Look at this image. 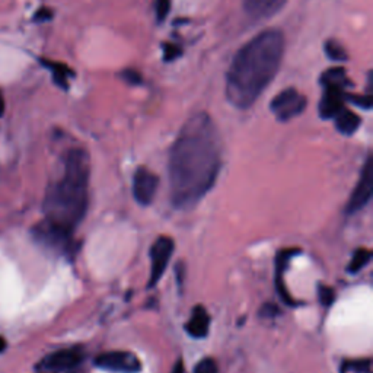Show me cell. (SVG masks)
Returning <instances> with one entry per match:
<instances>
[{
  "instance_id": "cell-1",
  "label": "cell",
  "mask_w": 373,
  "mask_h": 373,
  "mask_svg": "<svg viewBox=\"0 0 373 373\" xmlns=\"http://www.w3.org/2000/svg\"><path fill=\"white\" fill-rule=\"evenodd\" d=\"M222 166V144L213 118L194 114L180 130L169 154L171 203L190 210L214 185Z\"/></svg>"
},
{
  "instance_id": "cell-2",
  "label": "cell",
  "mask_w": 373,
  "mask_h": 373,
  "mask_svg": "<svg viewBox=\"0 0 373 373\" xmlns=\"http://www.w3.org/2000/svg\"><path fill=\"white\" fill-rule=\"evenodd\" d=\"M91 159L81 147L70 149L63 161V172L50 184L44 198V220L34 228V236L52 250L71 253L73 234L88 209Z\"/></svg>"
},
{
  "instance_id": "cell-3",
  "label": "cell",
  "mask_w": 373,
  "mask_h": 373,
  "mask_svg": "<svg viewBox=\"0 0 373 373\" xmlns=\"http://www.w3.org/2000/svg\"><path fill=\"white\" fill-rule=\"evenodd\" d=\"M285 35L267 28L245 42L226 73V99L238 110L251 108L276 78L285 56Z\"/></svg>"
},
{
  "instance_id": "cell-4",
  "label": "cell",
  "mask_w": 373,
  "mask_h": 373,
  "mask_svg": "<svg viewBox=\"0 0 373 373\" xmlns=\"http://www.w3.org/2000/svg\"><path fill=\"white\" fill-rule=\"evenodd\" d=\"M319 84L322 86V96L318 105V113L322 120H334L345 105L349 89L353 86L352 79L347 76L344 67H330L321 74Z\"/></svg>"
},
{
  "instance_id": "cell-5",
  "label": "cell",
  "mask_w": 373,
  "mask_h": 373,
  "mask_svg": "<svg viewBox=\"0 0 373 373\" xmlns=\"http://www.w3.org/2000/svg\"><path fill=\"white\" fill-rule=\"evenodd\" d=\"M308 105V98L296 88H286L277 93L270 104V111L280 122H287L299 117Z\"/></svg>"
},
{
  "instance_id": "cell-6",
  "label": "cell",
  "mask_w": 373,
  "mask_h": 373,
  "mask_svg": "<svg viewBox=\"0 0 373 373\" xmlns=\"http://www.w3.org/2000/svg\"><path fill=\"white\" fill-rule=\"evenodd\" d=\"M372 194H373V161L372 156H367L360 172L359 183L355 187L349 202H347L345 214L350 216L365 209L370 202Z\"/></svg>"
},
{
  "instance_id": "cell-7",
  "label": "cell",
  "mask_w": 373,
  "mask_h": 373,
  "mask_svg": "<svg viewBox=\"0 0 373 373\" xmlns=\"http://www.w3.org/2000/svg\"><path fill=\"white\" fill-rule=\"evenodd\" d=\"M95 366L115 373H139L142 370V362L132 352L114 350L101 353L95 360Z\"/></svg>"
},
{
  "instance_id": "cell-8",
  "label": "cell",
  "mask_w": 373,
  "mask_h": 373,
  "mask_svg": "<svg viewBox=\"0 0 373 373\" xmlns=\"http://www.w3.org/2000/svg\"><path fill=\"white\" fill-rule=\"evenodd\" d=\"M85 359L84 349L79 345L74 347H67V349L57 350L52 355L45 356L40 363L38 369L41 372H48V373H56L59 370H67V369H76L82 360Z\"/></svg>"
},
{
  "instance_id": "cell-9",
  "label": "cell",
  "mask_w": 373,
  "mask_h": 373,
  "mask_svg": "<svg viewBox=\"0 0 373 373\" xmlns=\"http://www.w3.org/2000/svg\"><path fill=\"white\" fill-rule=\"evenodd\" d=\"M173 241L169 236H159L155 243L151 248V258H152V267H151V279H149L147 287H155L158 282L162 279L163 272L168 267V263L171 260V256L173 253Z\"/></svg>"
},
{
  "instance_id": "cell-10",
  "label": "cell",
  "mask_w": 373,
  "mask_h": 373,
  "mask_svg": "<svg viewBox=\"0 0 373 373\" xmlns=\"http://www.w3.org/2000/svg\"><path fill=\"white\" fill-rule=\"evenodd\" d=\"M159 178L144 166L137 168L133 177V195L140 206H149L156 195Z\"/></svg>"
},
{
  "instance_id": "cell-11",
  "label": "cell",
  "mask_w": 373,
  "mask_h": 373,
  "mask_svg": "<svg viewBox=\"0 0 373 373\" xmlns=\"http://www.w3.org/2000/svg\"><path fill=\"white\" fill-rule=\"evenodd\" d=\"M287 0H242L245 13L254 21H265L277 15Z\"/></svg>"
},
{
  "instance_id": "cell-12",
  "label": "cell",
  "mask_w": 373,
  "mask_h": 373,
  "mask_svg": "<svg viewBox=\"0 0 373 373\" xmlns=\"http://www.w3.org/2000/svg\"><path fill=\"white\" fill-rule=\"evenodd\" d=\"M297 253H299V250H282V251H279V254L276 257V286H277V292H279V294L282 297V301L286 305H289V306H294L296 302L293 301L292 294L287 292L283 277H285V271L287 268L289 261Z\"/></svg>"
},
{
  "instance_id": "cell-13",
  "label": "cell",
  "mask_w": 373,
  "mask_h": 373,
  "mask_svg": "<svg viewBox=\"0 0 373 373\" xmlns=\"http://www.w3.org/2000/svg\"><path fill=\"white\" fill-rule=\"evenodd\" d=\"M210 327V316L203 306H195L185 330L194 338H203L207 335Z\"/></svg>"
},
{
  "instance_id": "cell-14",
  "label": "cell",
  "mask_w": 373,
  "mask_h": 373,
  "mask_svg": "<svg viewBox=\"0 0 373 373\" xmlns=\"http://www.w3.org/2000/svg\"><path fill=\"white\" fill-rule=\"evenodd\" d=\"M40 63L47 69L50 70V73H52L53 76V81L54 84L63 89V91H67L69 89V81L70 78L74 76V71L64 63H60V62H54V60H50V59H40Z\"/></svg>"
},
{
  "instance_id": "cell-15",
  "label": "cell",
  "mask_w": 373,
  "mask_h": 373,
  "mask_svg": "<svg viewBox=\"0 0 373 373\" xmlns=\"http://www.w3.org/2000/svg\"><path fill=\"white\" fill-rule=\"evenodd\" d=\"M335 129L343 134V136H353L362 124L360 117L353 113L349 108H344L340 114L335 115L334 118Z\"/></svg>"
},
{
  "instance_id": "cell-16",
  "label": "cell",
  "mask_w": 373,
  "mask_h": 373,
  "mask_svg": "<svg viewBox=\"0 0 373 373\" xmlns=\"http://www.w3.org/2000/svg\"><path fill=\"white\" fill-rule=\"evenodd\" d=\"M372 260V251L366 250V248H359L356 250V253L352 257V261L347 267V271L350 272V275H357L359 271H362Z\"/></svg>"
},
{
  "instance_id": "cell-17",
  "label": "cell",
  "mask_w": 373,
  "mask_h": 373,
  "mask_svg": "<svg viewBox=\"0 0 373 373\" xmlns=\"http://www.w3.org/2000/svg\"><path fill=\"white\" fill-rule=\"evenodd\" d=\"M326 54L328 56L330 60L334 62H347L349 60V54H347L345 48L337 41V40H327L324 44Z\"/></svg>"
},
{
  "instance_id": "cell-18",
  "label": "cell",
  "mask_w": 373,
  "mask_h": 373,
  "mask_svg": "<svg viewBox=\"0 0 373 373\" xmlns=\"http://www.w3.org/2000/svg\"><path fill=\"white\" fill-rule=\"evenodd\" d=\"M344 372H356V373H372L370 359H356L345 360L341 365V373Z\"/></svg>"
},
{
  "instance_id": "cell-19",
  "label": "cell",
  "mask_w": 373,
  "mask_h": 373,
  "mask_svg": "<svg viewBox=\"0 0 373 373\" xmlns=\"http://www.w3.org/2000/svg\"><path fill=\"white\" fill-rule=\"evenodd\" d=\"M318 296H319V302L322 304V306H326V308L331 306L335 301V292L330 286L321 285L318 289Z\"/></svg>"
},
{
  "instance_id": "cell-20",
  "label": "cell",
  "mask_w": 373,
  "mask_h": 373,
  "mask_svg": "<svg viewBox=\"0 0 373 373\" xmlns=\"http://www.w3.org/2000/svg\"><path fill=\"white\" fill-rule=\"evenodd\" d=\"M120 78L129 84V85H133V86H137V85H142L143 84V78L142 74L136 70V69H124L121 73H120Z\"/></svg>"
},
{
  "instance_id": "cell-21",
  "label": "cell",
  "mask_w": 373,
  "mask_h": 373,
  "mask_svg": "<svg viewBox=\"0 0 373 373\" xmlns=\"http://www.w3.org/2000/svg\"><path fill=\"white\" fill-rule=\"evenodd\" d=\"M183 54V50L180 48V45L176 44H163V59L165 62H171V60H176L177 57H180Z\"/></svg>"
},
{
  "instance_id": "cell-22",
  "label": "cell",
  "mask_w": 373,
  "mask_h": 373,
  "mask_svg": "<svg viewBox=\"0 0 373 373\" xmlns=\"http://www.w3.org/2000/svg\"><path fill=\"white\" fill-rule=\"evenodd\" d=\"M194 373H217V366L213 359H203L195 366Z\"/></svg>"
},
{
  "instance_id": "cell-23",
  "label": "cell",
  "mask_w": 373,
  "mask_h": 373,
  "mask_svg": "<svg viewBox=\"0 0 373 373\" xmlns=\"http://www.w3.org/2000/svg\"><path fill=\"white\" fill-rule=\"evenodd\" d=\"M53 11L50 8H40L35 15H34V21L35 22H47L53 18Z\"/></svg>"
},
{
  "instance_id": "cell-24",
  "label": "cell",
  "mask_w": 373,
  "mask_h": 373,
  "mask_svg": "<svg viewBox=\"0 0 373 373\" xmlns=\"http://www.w3.org/2000/svg\"><path fill=\"white\" fill-rule=\"evenodd\" d=\"M279 314V308L276 305H271V304H265L261 308V316H267V318H272Z\"/></svg>"
},
{
  "instance_id": "cell-25",
  "label": "cell",
  "mask_w": 373,
  "mask_h": 373,
  "mask_svg": "<svg viewBox=\"0 0 373 373\" xmlns=\"http://www.w3.org/2000/svg\"><path fill=\"white\" fill-rule=\"evenodd\" d=\"M5 110H6V103H5V98H4L2 91H0V117L5 114Z\"/></svg>"
},
{
  "instance_id": "cell-26",
  "label": "cell",
  "mask_w": 373,
  "mask_h": 373,
  "mask_svg": "<svg viewBox=\"0 0 373 373\" xmlns=\"http://www.w3.org/2000/svg\"><path fill=\"white\" fill-rule=\"evenodd\" d=\"M172 373H184V366H183V360L177 362V366H173Z\"/></svg>"
},
{
  "instance_id": "cell-27",
  "label": "cell",
  "mask_w": 373,
  "mask_h": 373,
  "mask_svg": "<svg viewBox=\"0 0 373 373\" xmlns=\"http://www.w3.org/2000/svg\"><path fill=\"white\" fill-rule=\"evenodd\" d=\"M6 349V340L0 335V353H4Z\"/></svg>"
},
{
  "instance_id": "cell-28",
  "label": "cell",
  "mask_w": 373,
  "mask_h": 373,
  "mask_svg": "<svg viewBox=\"0 0 373 373\" xmlns=\"http://www.w3.org/2000/svg\"><path fill=\"white\" fill-rule=\"evenodd\" d=\"M70 373H84V372H81V370H71Z\"/></svg>"
},
{
  "instance_id": "cell-29",
  "label": "cell",
  "mask_w": 373,
  "mask_h": 373,
  "mask_svg": "<svg viewBox=\"0 0 373 373\" xmlns=\"http://www.w3.org/2000/svg\"><path fill=\"white\" fill-rule=\"evenodd\" d=\"M41 373H48V372H41Z\"/></svg>"
}]
</instances>
